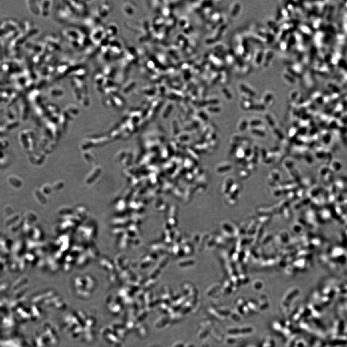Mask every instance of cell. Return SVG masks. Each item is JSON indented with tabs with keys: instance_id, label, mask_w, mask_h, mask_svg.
Instances as JSON below:
<instances>
[{
	"instance_id": "277c9868",
	"label": "cell",
	"mask_w": 347,
	"mask_h": 347,
	"mask_svg": "<svg viewBox=\"0 0 347 347\" xmlns=\"http://www.w3.org/2000/svg\"><path fill=\"white\" fill-rule=\"evenodd\" d=\"M283 77L285 80L287 81V82L291 84H294L296 83L295 78L288 73H285L284 74Z\"/></svg>"
},
{
	"instance_id": "6da1fadb",
	"label": "cell",
	"mask_w": 347,
	"mask_h": 347,
	"mask_svg": "<svg viewBox=\"0 0 347 347\" xmlns=\"http://www.w3.org/2000/svg\"><path fill=\"white\" fill-rule=\"evenodd\" d=\"M239 88L241 91L245 92L246 94L251 95H255V92L248 85L245 83H241L239 85Z\"/></svg>"
},
{
	"instance_id": "3957f363",
	"label": "cell",
	"mask_w": 347,
	"mask_h": 347,
	"mask_svg": "<svg viewBox=\"0 0 347 347\" xmlns=\"http://www.w3.org/2000/svg\"><path fill=\"white\" fill-rule=\"evenodd\" d=\"M241 8V5H240V3H235L232 6V9L231 10V12H230L231 16L233 17H236L237 16H238V15L240 12Z\"/></svg>"
},
{
	"instance_id": "7a4b0ae2",
	"label": "cell",
	"mask_w": 347,
	"mask_h": 347,
	"mask_svg": "<svg viewBox=\"0 0 347 347\" xmlns=\"http://www.w3.org/2000/svg\"><path fill=\"white\" fill-rule=\"evenodd\" d=\"M273 52L272 51H268L267 52V54H264V57H263V63L264 66H268V65L270 64V63L271 62L272 57H273Z\"/></svg>"
}]
</instances>
